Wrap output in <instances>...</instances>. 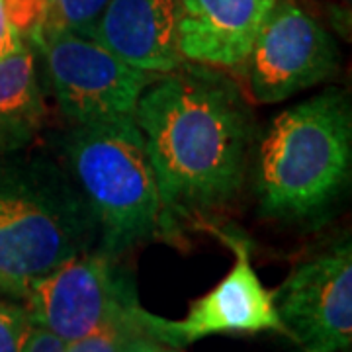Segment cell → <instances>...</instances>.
Masks as SVG:
<instances>
[{
  "label": "cell",
  "instance_id": "cell-1",
  "mask_svg": "<svg viewBox=\"0 0 352 352\" xmlns=\"http://www.w3.org/2000/svg\"><path fill=\"white\" fill-rule=\"evenodd\" d=\"M133 120L180 237L184 221H200L239 194L254 143V118L231 76L217 67L184 61L155 75L139 96Z\"/></svg>",
  "mask_w": 352,
  "mask_h": 352
},
{
  "label": "cell",
  "instance_id": "cell-2",
  "mask_svg": "<svg viewBox=\"0 0 352 352\" xmlns=\"http://www.w3.org/2000/svg\"><path fill=\"white\" fill-rule=\"evenodd\" d=\"M351 176L352 106L340 88L278 113L258 143L254 190L266 217L315 219L344 196Z\"/></svg>",
  "mask_w": 352,
  "mask_h": 352
},
{
  "label": "cell",
  "instance_id": "cell-3",
  "mask_svg": "<svg viewBox=\"0 0 352 352\" xmlns=\"http://www.w3.org/2000/svg\"><path fill=\"white\" fill-rule=\"evenodd\" d=\"M98 227L55 163L24 157L0 166V294L22 300L39 278L92 249Z\"/></svg>",
  "mask_w": 352,
  "mask_h": 352
},
{
  "label": "cell",
  "instance_id": "cell-4",
  "mask_svg": "<svg viewBox=\"0 0 352 352\" xmlns=\"http://www.w3.org/2000/svg\"><path fill=\"white\" fill-rule=\"evenodd\" d=\"M63 149L73 182L98 227V249L122 256L145 241L180 239L133 116L73 126Z\"/></svg>",
  "mask_w": 352,
  "mask_h": 352
},
{
  "label": "cell",
  "instance_id": "cell-5",
  "mask_svg": "<svg viewBox=\"0 0 352 352\" xmlns=\"http://www.w3.org/2000/svg\"><path fill=\"white\" fill-rule=\"evenodd\" d=\"M34 51L41 53L51 94L73 126L131 118L141 92L155 78L96 39L67 30L45 28Z\"/></svg>",
  "mask_w": 352,
  "mask_h": 352
},
{
  "label": "cell",
  "instance_id": "cell-6",
  "mask_svg": "<svg viewBox=\"0 0 352 352\" xmlns=\"http://www.w3.org/2000/svg\"><path fill=\"white\" fill-rule=\"evenodd\" d=\"M133 280L113 256L90 249L39 278L24 298L32 323L63 342L82 339L138 305Z\"/></svg>",
  "mask_w": 352,
  "mask_h": 352
},
{
  "label": "cell",
  "instance_id": "cell-7",
  "mask_svg": "<svg viewBox=\"0 0 352 352\" xmlns=\"http://www.w3.org/2000/svg\"><path fill=\"white\" fill-rule=\"evenodd\" d=\"M235 254L227 276L206 296L192 302L186 317L170 321L138 307L141 331L149 339L175 349L214 335H256L272 331L284 335L272 292L264 288L251 263V241L237 229L210 227Z\"/></svg>",
  "mask_w": 352,
  "mask_h": 352
},
{
  "label": "cell",
  "instance_id": "cell-8",
  "mask_svg": "<svg viewBox=\"0 0 352 352\" xmlns=\"http://www.w3.org/2000/svg\"><path fill=\"white\" fill-rule=\"evenodd\" d=\"M284 335L302 352H339L352 342V245L349 237L305 256L272 292Z\"/></svg>",
  "mask_w": 352,
  "mask_h": 352
},
{
  "label": "cell",
  "instance_id": "cell-9",
  "mask_svg": "<svg viewBox=\"0 0 352 352\" xmlns=\"http://www.w3.org/2000/svg\"><path fill=\"white\" fill-rule=\"evenodd\" d=\"M245 67L254 102L278 104L333 75L339 67V47L298 2L276 0Z\"/></svg>",
  "mask_w": 352,
  "mask_h": 352
},
{
  "label": "cell",
  "instance_id": "cell-10",
  "mask_svg": "<svg viewBox=\"0 0 352 352\" xmlns=\"http://www.w3.org/2000/svg\"><path fill=\"white\" fill-rule=\"evenodd\" d=\"M276 0H180L178 51L190 63L243 67Z\"/></svg>",
  "mask_w": 352,
  "mask_h": 352
},
{
  "label": "cell",
  "instance_id": "cell-11",
  "mask_svg": "<svg viewBox=\"0 0 352 352\" xmlns=\"http://www.w3.org/2000/svg\"><path fill=\"white\" fill-rule=\"evenodd\" d=\"M180 0H110L90 38L133 69L163 75L178 69Z\"/></svg>",
  "mask_w": 352,
  "mask_h": 352
},
{
  "label": "cell",
  "instance_id": "cell-12",
  "mask_svg": "<svg viewBox=\"0 0 352 352\" xmlns=\"http://www.w3.org/2000/svg\"><path fill=\"white\" fill-rule=\"evenodd\" d=\"M43 122L45 100L36 53L24 47L0 61V151L24 149L41 131Z\"/></svg>",
  "mask_w": 352,
  "mask_h": 352
},
{
  "label": "cell",
  "instance_id": "cell-13",
  "mask_svg": "<svg viewBox=\"0 0 352 352\" xmlns=\"http://www.w3.org/2000/svg\"><path fill=\"white\" fill-rule=\"evenodd\" d=\"M139 303L127 311L126 315L112 319L110 323L102 325L94 333H90L82 339L73 340V342H65L63 352H126L127 344L131 339H135L138 335H145L138 321Z\"/></svg>",
  "mask_w": 352,
  "mask_h": 352
},
{
  "label": "cell",
  "instance_id": "cell-14",
  "mask_svg": "<svg viewBox=\"0 0 352 352\" xmlns=\"http://www.w3.org/2000/svg\"><path fill=\"white\" fill-rule=\"evenodd\" d=\"M110 0H50L47 28L88 36L96 28Z\"/></svg>",
  "mask_w": 352,
  "mask_h": 352
},
{
  "label": "cell",
  "instance_id": "cell-15",
  "mask_svg": "<svg viewBox=\"0 0 352 352\" xmlns=\"http://www.w3.org/2000/svg\"><path fill=\"white\" fill-rule=\"evenodd\" d=\"M10 22L30 50H36L50 22V0H2Z\"/></svg>",
  "mask_w": 352,
  "mask_h": 352
},
{
  "label": "cell",
  "instance_id": "cell-16",
  "mask_svg": "<svg viewBox=\"0 0 352 352\" xmlns=\"http://www.w3.org/2000/svg\"><path fill=\"white\" fill-rule=\"evenodd\" d=\"M32 329L25 305L0 300V352H24Z\"/></svg>",
  "mask_w": 352,
  "mask_h": 352
},
{
  "label": "cell",
  "instance_id": "cell-17",
  "mask_svg": "<svg viewBox=\"0 0 352 352\" xmlns=\"http://www.w3.org/2000/svg\"><path fill=\"white\" fill-rule=\"evenodd\" d=\"M325 8L331 28L340 38L351 39L352 34V0H319Z\"/></svg>",
  "mask_w": 352,
  "mask_h": 352
},
{
  "label": "cell",
  "instance_id": "cell-18",
  "mask_svg": "<svg viewBox=\"0 0 352 352\" xmlns=\"http://www.w3.org/2000/svg\"><path fill=\"white\" fill-rule=\"evenodd\" d=\"M28 47L24 43V39L20 38V34L16 32V28L10 22L4 2L0 0V61L8 55H12L16 51Z\"/></svg>",
  "mask_w": 352,
  "mask_h": 352
},
{
  "label": "cell",
  "instance_id": "cell-19",
  "mask_svg": "<svg viewBox=\"0 0 352 352\" xmlns=\"http://www.w3.org/2000/svg\"><path fill=\"white\" fill-rule=\"evenodd\" d=\"M65 342L59 337H55L47 329L34 325L28 342H25L24 352H63Z\"/></svg>",
  "mask_w": 352,
  "mask_h": 352
},
{
  "label": "cell",
  "instance_id": "cell-20",
  "mask_svg": "<svg viewBox=\"0 0 352 352\" xmlns=\"http://www.w3.org/2000/svg\"><path fill=\"white\" fill-rule=\"evenodd\" d=\"M126 352H182L180 349L168 346L163 342L149 339L147 335H138L135 339H131V342L127 344Z\"/></svg>",
  "mask_w": 352,
  "mask_h": 352
},
{
  "label": "cell",
  "instance_id": "cell-21",
  "mask_svg": "<svg viewBox=\"0 0 352 352\" xmlns=\"http://www.w3.org/2000/svg\"><path fill=\"white\" fill-rule=\"evenodd\" d=\"M339 352H351V349H346V351H339Z\"/></svg>",
  "mask_w": 352,
  "mask_h": 352
}]
</instances>
